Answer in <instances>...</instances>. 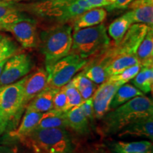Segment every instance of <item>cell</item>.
<instances>
[{
  "label": "cell",
  "instance_id": "cell-36",
  "mask_svg": "<svg viewBox=\"0 0 153 153\" xmlns=\"http://www.w3.org/2000/svg\"><path fill=\"white\" fill-rule=\"evenodd\" d=\"M0 153H19L16 147L11 145H0Z\"/></svg>",
  "mask_w": 153,
  "mask_h": 153
},
{
  "label": "cell",
  "instance_id": "cell-21",
  "mask_svg": "<svg viewBox=\"0 0 153 153\" xmlns=\"http://www.w3.org/2000/svg\"><path fill=\"white\" fill-rule=\"evenodd\" d=\"M132 24H133L128 11H127L121 16L115 19L109 25L107 33L109 37L114 40L115 45L121 41Z\"/></svg>",
  "mask_w": 153,
  "mask_h": 153
},
{
  "label": "cell",
  "instance_id": "cell-40",
  "mask_svg": "<svg viewBox=\"0 0 153 153\" xmlns=\"http://www.w3.org/2000/svg\"><path fill=\"white\" fill-rule=\"evenodd\" d=\"M2 36H3L2 34H1V33H0V40H1V37H2Z\"/></svg>",
  "mask_w": 153,
  "mask_h": 153
},
{
  "label": "cell",
  "instance_id": "cell-10",
  "mask_svg": "<svg viewBox=\"0 0 153 153\" xmlns=\"http://www.w3.org/2000/svg\"><path fill=\"white\" fill-rule=\"evenodd\" d=\"M123 85L118 82L106 79L96 89L92 97L94 118L101 120L111 110V104L116 91Z\"/></svg>",
  "mask_w": 153,
  "mask_h": 153
},
{
  "label": "cell",
  "instance_id": "cell-18",
  "mask_svg": "<svg viewBox=\"0 0 153 153\" xmlns=\"http://www.w3.org/2000/svg\"><path fill=\"white\" fill-rule=\"evenodd\" d=\"M58 89L50 87L45 88L28 103L24 112L33 111L43 114L53 109V97Z\"/></svg>",
  "mask_w": 153,
  "mask_h": 153
},
{
  "label": "cell",
  "instance_id": "cell-37",
  "mask_svg": "<svg viewBox=\"0 0 153 153\" xmlns=\"http://www.w3.org/2000/svg\"><path fill=\"white\" fill-rule=\"evenodd\" d=\"M153 5V0H133L132 2L130 4L128 8H131V7H136L140 5Z\"/></svg>",
  "mask_w": 153,
  "mask_h": 153
},
{
  "label": "cell",
  "instance_id": "cell-2",
  "mask_svg": "<svg viewBox=\"0 0 153 153\" xmlns=\"http://www.w3.org/2000/svg\"><path fill=\"white\" fill-rule=\"evenodd\" d=\"M22 6L27 13L56 25L68 24L85 11L92 9L85 0H41Z\"/></svg>",
  "mask_w": 153,
  "mask_h": 153
},
{
  "label": "cell",
  "instance_id": "cell-20",
  "mask_svg": "<svg viewBox=\"0 0 153 153\" xmlns=\"http://www.w3.org/2000/svg\"><path fill=\"white\" fill-rule=\"evenodd\" d=\"M136 56L141 66L153 65V28H148L137 50Z\"/></svg>",
  "mask_w": 153,
  "mask_h": 153
},
{
  "label": "cell",
  "instance_id": "cell-30",
  "mask_svg": "<svg viewBox=\"0 0 153 153\" xmlns=\"http://www.w3.org/2000/svg\"><path fill=\"white\" fill-rule=\"evenodd\" d=\"M65 89L67 101H68V107H67V111H68L74 107L79 106L83 102L84 99H82L78 89L72 84L71 80L65 85Z\"/></svg>",
  "mask_w": 153,
  "mask_h": 153
},
{
  "label": "cell",
  "instance_id": "cell-5",
  "mask_svg": "<svg viewBox=\"0 0 153 153\" xmlns=\"http://www.w3.org/2000/svg\"><path fill=\"white\" fill-rule=\"evenodd\" d=\"M72 27L68 24H57L42 31L38 47L45 57V68L70 53Z\"/></svg>",
  "mask_w": 153,
  "mask_h": 153
},
{
  "label": "cell",
  "instance_id": "cell-26",
  "mask_svg": "<svg viewBox=\"0 0 153 153\" xmlns=\"http://www.w3.org/2000/svg\"><path fill=\"white\" fill-rule=\"evenodd\" d=\"M18 43L8 36H3L0 40V76L7 60L20 52Z\"/></svg>",
  "mask_w": 153,
  "mask_h": 153
},
{
  "label": "cell",
  "instance_id": "cell-6",
  "mask_svg": "<svg viewBox=\"0 0 153 153\" xmlns=\"http://www.w3.org/2000/svg\"><path fill=\"white\" fill-rule=\"evenodd\" d=\"M111 44L106 26L103 24L73 30L70 53L88 59L100 54Z\"/></svg>",
  "mask_w": 153,
  "mask_h": 153
},
{
  "label": "cell",
  "instance_id": "cell-4",
  "mask_svg": "<svg viewBox=\"0 0 153 153\" xmlns=\"http://www.w3.org/2000/svg\"><path fill=\"white\" fill-rule=\"evenodd\" d=\"M26 76L18 82L0 87V135L16 128L24 114L23 93Z\"/></svg>",
  "mask_w": 153,
  "mask_h": 153
},
{
  "label": "cell",
  "instance_id": "cell-24",
  "mask_svg": "<svg viewBox=\"0 0 153 153\" xmlns=\"http://www.w3.org/2000/svg\"><path fill=\"white\" fill-rule=\"evenodd\" d=\"M130 9L128 13L133 24H143L153 28V5H140Z\"/></svg>",
  "mask_w": 153,
  "mask_h": 153
},
{
  "label": "cell",
  "instance_id": "cell-19",
  "mask_svg": "<svg viewBox=\"0 0 153 153\" xmlns=\"http://www.w3.org/2000/svg\"><path fill=\"white\" fill-rule=\"evenodd\" d=\"M51 128H65L68 129L65 112H60L51 109L41 114L35 129Z\"/></svg>",
  "mask_w": 153,
  "mask_h": 153
},
{
  "label": "cell",
  "instance_id": "cell-28",
  "mask_svg": "<svg viewBox=\"0 0 153 153\" xmlns=\"http://www.w3.org/2000/svg\"><path fill=\"white\" fill-rule=\"evenodd\" d=\"M82 72L87 77L97 85H101L108 79L105 66L96 60L91 63L88 62Z\"/></svg>",
  "mask_w": 153,
  "mask_h": 153
},
{
  "label": "cell",
  "instance_id": "cell-33",
  "mask_svg": "<svg viewBox=\"0 0 153 153\" xmlns=\"http://www.w3.org/2000/svg\"><path fill=\"white\" fill-rule=\"evenodd\" d=\"M80 108L85 115L86 117L88 120L93 124L94 120H95L94 115V109H93V103H92V97L90 99L84 100L83 102L79 105Z\"/></svg>",
  "mask_w": 153,
  "mask_h": 153
},
{
  "label": "cell",
  "instance_id": "cell-11",
  "mask_svg": "<svg viewBox=\"0 0 153 153\" xmlns=\"http://www.w3.org/2000/svg\"><path fill=\"white\" fill-rule=\"evenodd\" d=\"M48 74L46 69L39 68L26 76L23 93V107L24 110L28 103L36 95L48 87Z\"/></svg>",
  "mask_w": 153,
  "mask_h": 153
},
{
  "label": "cell",
  "instance_id": "cell-12",
  "mask_svg": "<svg viewBox=\"0 0 153 153\" xmlns=\"http://www.w3.org/2000/svg\"><path fill=\"white\" fill-rule=\"evenodd\" d=\"M117 136L119 138L141 137L152 140L153 116L141 118L129 124L117 134Z\"/></svg>",
  "mask_w": 153,
  "mask_h": 153
},
{
  "label": "cell",
  "instance_id": "cell-13",
  "mask_svg": "<svg viewBox=\"0 0 153 153\" xmlns=\"http://www.w3.org/2000/svg\"><path fill=\"white\" fill-rule=\"evenodd\" d=\"M41 114V113L33 111L24 112L21 123L17 126L18 127L6 133L8 136L7 137V140L10 143H22V141L24 140L36 128Z\"/></svg>",
  "mask_w": 153,
  "mask_h": 153
},
{
  "label": "cell",
  "instance_id": "cell-35",
  "mask_svg": "<svg viewBox=\"0 0 153 153\" xmlns=\"http://www.w3.org/2000/svg\"><path fill=\"white\" fill-rule=\"evenodd\" d=\"M133 0H116L114 4L108 9H123L128 7Z\"/></svg>",
  "mask_w": 153,
  "mask_h": 153
},
{
  "label": "cell",
  "instance_id": "cell-34",
  "mask_svg": "<svg viewBox=\"0 0 153 153\" xmlns=\"http://www.w3.org/2000/svg\"><path fill=\"white\" fill-rule=\"evenodd\" d=\"M91 6V8H106L109 9L114 4L116 0H85Z\"/></svg>",
  "mask_w": 153,
  "mask_h": 153
},
{
  "label": "cell",
  "instance_id": "cell-15",
  "mask_svg": "<svg viewBox=\"0 0 153 153\" xmlns=\"http://www.w3.org/2000/svg\"><path fill=\"white\" fill-rule=\"evenodd\" d=\"M107 146L113 153H152V143L150 140L108 141Z\"/></svg>",
  "mask_w": 153,
  "mask_h": 153
},
{
  "label": "cell",
  "instance_id": "cell-38",
  "mask_svg": "<svg viewBox=\"0 0 153 153\" xmlns=\"http://www.w3.org/2000/svg\"><path fill=\"white\" fill-rule=\"evenodd\" d=\"M27 148L28 149V151L26 153H46L43 152V151L39 150V149L33 148V147H27Z\"/></svg>",
  "mask_w": 153,
  "mask_h": 153
},
{
  "label": "cell",
  "instance_id": "cell-7",
  "mask_svg": "<svg viewBox=\"0 0 153 153\" xmlns=\"http://www.w3.org/2000/svg\"><path fill=\"white\" fill-rule=\"evenodd\" d=\"M88 62V59L82 58L74 53H70L60 59L51 66L45 68L48 74V87L60 89L67 85Z\"/></svg>",
  "mask_w": 153,
  "mask_h": 153
},
{
  "label": "cell",
  "instance_id": "cell-32",
  "mask_svg": "<svg viewBox=\"0 0 153 153\" xmlns=\"http://www.w3.org/2000/svg\"><path fill=\"white\" fill-rule=\"evenodd\" d=\"M68 101L65 86H63L55 93L53 101V109L60 112H66Z\"/></svg>",
  "mask_w": 153,
  "mask_h": 153
},
{
  "label": "cell",
  "instance_id": "cell-31",
  "mask_svg": "<svg viewBox=\"0 0 153 153\" xmlns=\"http://www.w3.org/2000/svg\"><path fill=\"white\" fill-rule=\"evenodd\" d=\"M140 68V64L138 63V64H136L135 65H133L128 68L126 69V70H124L123 71L120 72V73L108 76L107 79L118 82V83L121 84V85H124V84L128 83L129 81L133 79L135 75L138 73Z\"/></svg>",
  "mask_w": 153,
  "mask_h": 153
},
{
  "label": "cell",
  "instance_id": "cell-14",
  "mask_svg": "<svg viewBox=\"0 0 153 153\" xmlns=\"http://www.w3.org/2000/svg\"><path fill=\"white\" fill-rule=\"evenodd\" d=\"M68 129L79 136H87L91 133L92 123L82 112L79 106L65 112Z\"/></svg>",
  "mask_w": 153,
  "mask_h": 153
},
{
  "label": "cell",
  "instance_id": "cell-39",
  "mask_svg": "<svg viewBox=\"0 0 153 153\" xmlns=\"http://www.w3.org/2000/svg\"><path fill=\"white\" fill-rule=\"evenodd\" d=\"M8 1H15V2H19V1H41V0H7Z\"/></svg>",
  "mask_w": 153,
  "mask_h": 153
},
{
  "label": "cell",
  "instance_id": "cell-29",
  "mask_svg": "<svg viewBox=\"0 0 153 153\" xmlns=\"http://www.w3.org/2000/svg\"><path fill=\"white\" fill-rule=\"evenodd\" d=\"M73 153H113L102 143H77Z\"/></svg>",
  "mask_w": 153,
  "mask_h": 153
},
{
  "label": "cell",
  "instance_id": "cell-9",
  "mask_svg": "<svg viewBox=\"0 0 153 153\" xmlns=\"http://www.w3.org/2000/svg\"><path fill=\"white\" fill-rule=\"evenodd\" d=\"M35 66L28 53H18L7 60L0 76V87L18 82L30 73Z\"/></svg>",
  "mask_w": 153,
  "mask_h": 153
},
{
  "label": "cell",
  "instance_id": "cell-27",
  "mask_svg": "<svg viewBox=\"0 0 153 153\" xmlns=\"http://www.w3.org/2000/svg\"><path fill=\"white\" fill-rule=\"evenodd\" d=\"M71 82L74 87L78 89L84 100L91 98L96 89L98 87L97 84L85 75L82 70L73 76Z\"/></svg>",
  "mask_w": 153,
  "mask_h": 153
},
{
  "label": "cell",
  "instance_id": "cell-23",
  "mask_svg": "<svg viewBox=\"0 0 153 153\" xmlns=\"http://www.w3.org/2000/svg\"><path fill=\"white\" fill-rule=\"evenodd\" d=\"M145 95L142 91H140L133 85L126 83L118 88L115 94L111 104V110L117 108L120 105L125 104L131 99L139 96Z\"/></svg>",
  "mask_w": 153,
  "mask_h": 153
},
{
  "label": "cell",
  "instance_id": "cell-17",
  "mask_svg": "<svg viewBox=\"0 0 153 153\" xmlns=\"http://www.w3.org/2000/svg\"><path fill=\"white\" fill-rule=\"evenodd\" d=\"M30 16L23 9L22 4L0 1V26L26 19Z\"/></svg>",
  "mask_w": 153,
  "mask_h": 153
},
{
  "label": "cell",
  "instance_id": "cell-22",
  "mask_svg": "<svg viewBox=\"0 0 153 153\" xmlns=\"http://www.w3.org/2000/svg\"><path fill=\"white\" fill-rule=\"evenodd\" d=\"M131 81L144 94L151 92L153 87V65L141 66L138 73Z\"/></svg>",
  "mask_w": 153,
  "mask_h": 153
},
{
  "label": "cell",
  "instance_id": "cell-3",
  "mask_svg": "<svg viewBox=\"0 0 153 153\" xmlns=\"http://www.w3.org/2000/svg\"><path fill=\"white\" fill-rule=\"evenodd\" d=\"M21 143L46 153H73L77 142L69 129L51 128L33 130Z\"/></svg>",
  "mask_w": 153,
  "mask_h": 153
},
{
  "label": "cell",
  "instance_id": "cell-25",
  "mask_svg": "<svg viewBox=\"0 0 153 153\" xmlns=\"http://www.w3.org/2000/svg\"><path fill=\"white\" fill-rule=\"evenodd\" d=\"M136 55H126L116 57L108 63L106 68L107 76H110L118 74L130 67L138 64Z\"/></svg>",
  "mask_w": 153,
  "mask_h": 153
},
{
  "label": "cell",
  "instance_id": "cell-42",
  "mask_svg": "<svg viewBox=\"0 0 153 153\" xmlns=\"http://www.w3.org/2000/svg\"><path fill=\"white\" fill-rule=\"evenodd\" d=\"M0 31H1V27H0Z\"/></svg>",
  "mask_w": 153,
  "mask_h": 153
},
{
  "label": "cell",
  "instance_id": "cell-8",
  "mask_svg": "<svg viewBox=\"0 0 153 153\" xmlns=\"http://www.w3.org/2000/svg\"><path fill=\"white\" fill-rule=\"evenodd\" d=\"M1 31L11 33L21 46L25 49L38 47L39 35L38 34L37 22L33 17L17 21L11 24L0 26Z\"/></svg>",
  "mask_w": 153,
  "mask_h": 153
},
{
  "label": "cell",
  "instance_id": "cell-16",
  "mask_svg": "<svg viewBox=\"0 0 153 153\" xmlns=\"http://www.w3.org/2000/svg\"><path fill=\"white\" fill-rule=\"evenodd\" d=\"M107 11L104 8H92L76 16L72 22V30L97 26L104 22Z\"/></svg>",
  "mask_w": 153,
  "mask_h": 153
},
{
  "label": "cell",
  "instance_id": "cell-41",
  "mask_svg": "<svg viewBox=\"0 0 153 153\" xmlns=\"http://www.w3.org/2000/svg\"><path fill=\"white\" fill-rule=\"evenodd\" d=\"M0 1H7V0H0Z\"/></svg>",
  "mask_w": 153,
  "mask_h": 153
},
{
  "label": "cell",
  "instance_id": "cell-1",
  "mask_svg": "<svg viewBox=\"0 0 153 153\" xmlns=\"http://www.w3.org/2000/svg\"><path fill=\"white\" fill-rule=\"evenodd\" d=\"M151 116H153L152 99L145 95L139 96L106 113L99 120V133L103 136L117 135L129 124Z\"/></svg>",
  "mask_w": 153,
  "mask_h": 153
}]
</instances>
